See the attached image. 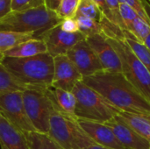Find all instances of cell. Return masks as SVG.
<instances>
[{
	"mask_svg": "<svg viewBox=\"0 0 150 149\" xmlns=\"http://www.w3.org/2000/svg\"><path fill=\"white\" fill-rule=\"evenodd\" d=\"M82 81L121 112L150 115V103L122 72L101 71Z\"/></svg>",
	"mask_w": 150,
	"mask_h": 149,
	"instance_id": "obj_1",
	"label": "cell"
},
{
	"mask_svg": "<svg viewBox=\"0 0 150 149\" xmlns=\"http://www.w3.org/2000/svg\"><path fill=\"white\" fill-rule=\"evenodd\" d=\"M2 64L26 89L52 87L54 57L48 53L26 58L4 57Z\"/></svg>",
	"mask_w": 150,
	"mask_h": 149,
	"instance_id": "obj_2",
	"label": "cell"
},
{
	"mask_svg": "<svg viewBox=\"0 0 150 149\" xmlns=\"http://www.w3.org/2000/svg\"><path fill=\"white\" fill-rule=\"evenodd\" d=\"M62 21L56 12L42 5L32 10L10 12L0 19V32L33 33L38 38Z\"/></svg>",
	"mask_w": 150,
	"mask_h": 149,
	"instance_id": "obj_3",
	"label": "cell"
},
{
	"mask_svg": "<svg viewBox=\"0 0 150 149\" xmlns=\"http://www.w3.org/2000/svg\"><path fill=\"white\" fill-rule=\"evenodd\" d=\"M72 93L76 99V117L77 119L106 123L121 112L83 81L76 84Z\"/></svg>",
	"mask_w": 150,
	"mask_h": 149,
	"instance_id": "obj_4",
	"label": "cell"
},
{
	"mask_svg": "<svg viewBox=\"0 0 150 149\" xmlns=\"http://www.w3.org/2000/svg\"><path fill=\"white\" fill-rule=\"evenodd\" d=\"M47 135L62 149H84L95 143L79 126L77 119L56 112L50 118Z\"/></svg>",
	"mask_w": 150,
	"mask_h": 149,
	"instance_id": "obj_5",
	"label": "cell"
},
{
	"mask_svg": "<svg viewBox=\"0 0 150 149\" xmlns=\"http://www.w3.org/2000/svg\"><path fill=\"white\" fill-rule=\"evenodd\" d=\"M106 38L120 56L122 73L150 103V72L149 69L134 55L123 39Z\"/></svg>",
	"mask_w": 150,
	"mask_h": 149,
	"instance_id": "obj_6",
	"label": "cell"
},
{
	"mask_svg": "<svg viewBox=\"0 0 150 149\" xmlns=\"http://www.w3.org/2000/svg\"><path fill=\"white\" fill-rule=\"evenodd\" d=\"M22 93L25 109L33 126L36 132L47 134L50 118L55 111L47 89L27 88Z\"/></svg>",
	"mask_w": 150,
	"mask_h": 149,
	"instance_id": "obj_7",
	"label": "cell"
},
{
	"mask_svg": "<svg viewBox=\"0 0 150 149\" xmlns=\"http://www.w3.org/2000/svg\"><path fill=\"white\" fill-rule=\"evenodd\" d=\"M0 114L11 126L25 133L36 132L26 114L22 91L0 95Z\"/></svg>",
	"mask_w": 150,
	"mask_h": 149,
	"instance_id": "obj_8",
	"label": "cell"
},
{
	"mask_svg": "<svg viewBox=\"0 0 150 149\" xmlns=\"http://www.w3.org/2000/svg\"><path fill=\"white\" fill-rule=\"evenodd\" d=\"M38 38L44 40L47 52L53 57L64 55L78 42L85 40V37L80 32L69 33L62 30L60 24L47 30Z\"/></svg>",
	"mask_w": 150,
	"mask_h": 149,
	"instance_id": "obj_9",
	"label": "cell"
},
{
	"mask_svg": "<svg viewBox=\"0 0 150 149\" xmlns=\"http://www.w3.org/2000/svg\"><path fill=\"white\" fill-rule=\"evenodd\" d=\"M66 55L76 66L83 78L104 71L97 54L86 40L75 45Z\"/></svg>",
	"mask_w": 150,
	"mask_h": 149,
	"instance_id": "obj_10",
	"label": "cell"
},
{
	"mask_svg": "<svg viewBox=\"0 0 150 149\" xmlns=\"http://www.w3.org/2000/svg\"><path fill=\"white\" fill-rule=\"evenodd\" d=\"M82 80V75L66 54L54 57L53 88L72 91L76 84Z\"/></svg>",
	"mask_w": 150,
	"mask_h": 149,
	"instance_id": "obj_11",
	"label": "cell"
},
{
	"mask_svg": "<svg viewBox=\"0 0 150 149\" xmlns=\"http://www.w3.org/2000/svg\"><path fill=\"white\" fill-rule=\"evenodd\" d=\"M85 40L97 54L104 71L122 72L120 56L109 43L104 33L90 36Z\"/></svg>",
	"mask_w": 150,
	"mask_h": 149,
	"instance_id": "obj_12",
	"label": "cell"
},
{
	"mask_svg": "<svg viewBox=\"0 0 150 149\" xmlns=\"http://www.w3.org/2000/svg\"><path fill=\"white\" fill-rule=\"evenodd\" d=\"M124 149H149L150 141L138 134L123 121L114 118L105 123Z\"/></svg>",
	"mask_w": 150,
	"mask_h": 149,
	"instance_id": "obj_13",
	"label": "cell"
},
{
	"mask_svg": "<svg viewBox=\"0 0 150 149\" xmlns=\"http://www.w3.org/2000/svg\"><path fill=\"white\" fill-rule=\"evenodd\" d=\"M79 126L97 144L114 149H124L112 130L105 123L77 119Z\"/></svg>",
	"mask_w": 150,
	"mask_h": 149,
	"instance_id": "obj_14",
	"label": "cell"
},
{
	"mask_svg": "<svg viewBox=\"0 0 150 149\" xmlns=\"http://www.w3.org/2000/svg\"><path fill=\"white\" fill-rule=\"evenodd\" d=\"M54 111L72 119H77L76 117V99L72 91H67L57 88L50 87L47 89Z\"/></svg>",
	"mask_w": 150,
	"mask_h": 149,
	"instance_id": "obj_15",
	"label": "cell"
},
{
	"mask_svg": "<svg viewBox=\"0 0 150 149\" xmlns=\"http://www.w3.org/2000/svg\"><path fill=\"white\" fill-rule=\"evenodd\" d=\"M0 144L6 149H31L26 135L0 114Z\"/></svg>",
	"mask_w": 150,
	"mask_h": 149,
	"instance_id": "obj_16",
	"label": "cell"
},
{
	"mask_svg": "<svg viewBox=\"0 0 150 149\" xmlns=\"http://www.w3.org/2000/svg\"><path fill=\"white\" fill-rule=\"evenodd\" d=\"M44 53H47L44 40L40 38H33L19 43L7 51L4 54V57L26 58Z\"/></svg>",
	"mask_w": 150,
	"mask_h": 149,
	"instance_id": "obj_17",
	"label": "cell"
},
{
	"mask_svg": "<svg viewBox=\"0 0 150 149\" xmlns=\"http://www.w3.org/2000/svg\"><path fill=\"white\" fill-rule=\"evenodd\" d=\"M115 118L126 123L138 134L150 141V115L120 112Z\"/></svg>",
	"mask_w": 150,
	"mask_h": 149,
	"instance_id": "obj_18",
	"label": "cell"
},
{
	"mask_svg": "<svg viewBox=\"0 0 150 149\" xmlns=\"http://www.w3.org/2000/svg\"><path fill=\"white\" fill-rule=\"evenodd\" d=\"M111 38H121L129 46L134 55L141 61V62L149 69L150 72V50L145 46V44L138 40L130 32L122 29L121 33L118 37Z\"/></svg>",
	"mask_w": 150,
	"mask_h": 149,
	"instance_id": "obj_19",
	"label": "cell"
},
{
	"mask_svg": "<svg viewBox=\"0 0 150 149\" xmlns=\"http://www.w3.org/2000/svg\"><path fill=\"white\" fill-rule=\"evenodd\" d=\"M36 38L33 33H19L13 32H0V63L4 59L7 51L21 42Z\"/></svg>",
	"mask_w": 150,
	"mask_h": 149,
	"instance_id": "obj_20",
	"label": "cell"
},
{
	"mask_svg": "<svg viewBox=\"0 0 150 149\" xmlns=\"http://www.w3.org/2000/svg\"><path fill=\"white\" fill-rule=\"evenodd\" d=\"M26 88L0 63V95L13 91H23Z\"/></svg>",
	"mask_w": 150,
	"mask_h": 149,
	"instance_id": "obj_21",
	"label": "cell"
},
{
	"mask_svg": "<svg viewBox=\"0 0 150 149\" xmlns=\"http://www.w3.org/2000/svg\"><path fill=\"white\" fill-rule=\"evenodd\" d=\"M31 149H62L47 134L38 132L25 133Z\"/></svg>",
	"mask_w": 150,
	"mask_h": 149,
	"instance_id": "obj_22",
	"label": "cell"
},
{
	"mask_svg": "<svg viewBox=\"0 0 150 149\" xmlns=\"http://www.w3.org/2000/svg\"><path fill=\"white\" fill-rule=\"evenodd\" d=\"M75 19L77 22L79 32L85 39L95 34L102 33V26L99 22L82 15H76Z\"/></svg>",
	"mask_w": 150,
	"mask_h": 149,
	"instance_id": "obj_23",
	"label": "cell"
},
{
	"mask_svg": "<svg viewBox=\"0 0 150 149\" xmlns=\"http://www.w3.org/2000/svg\"><path fill=\"white\" fill-rule=\"evenodd\" d=\"M76 15H82L100 23L103 13L93 0H81Z\"/></svg>",
	"mask_w": 150,
	"mask_h": 149,
	"instance_id": "obj_24",
	"label": "cell"
},
{
	"mask_svg": "<svg viewBox=\"0 0 150 149\" xmlns=\"http://www.w3.org/2000/svg\"><path fill=\"white\" fill-rule=\"evenodd\" d=\"M81 0H62L56 14L61 19L75 18Z\"/></svg>",
	"mask_w": 150,
	"mask_h": 149,
	"instance_id": "obj_25",
	"label": "cell"
},
{
	"mask_svg": "<svg viewBox=\"0 0 150 149\" xmlns=\"http://www.w3.org/2000/svg\"><path fill=\"white\" fill-rule=\"evenodd\" d=\"M129 32L138 40L143 42L150 33V25L147 23L144 19H142L141 17L138 16L134 20Z\"/></svg>",
	"mask_w": 150,
	"mask_h": 149,
	"instance_id": "obj_26",
	"label": "cell"
},
{
	"mask_svg": "<svg viewBox=\"0 0 150 149\" xmlns=\"http://www.w3.org/2000/svg\"><path fill=\"white\" fill-rule=\"evenodd\" d=\"M120 15L122 21V29L130 31L134 20L138 17V14L134 9L125 4H120Z\"/></svg>",
	"mask_w": 150,
	"mask_h": 149,
	"instance_id": "obj_27",
	"label": "cell"
},
{
	"mask_svg": "<svg viewBox=\"0 0 150 149\" xmlns=\"http://www.w3.org/2000/svg\"><path fill=\"white\" fill-rule=\"evenodd\" d=\"M120 4H125L135 11L139 17L150 25V15L149 14L145 0H119Z\"/></svg>",
	"mask_w": 150,
	"mask_h": 149,
	"instance_id": "obj_28",
	"label": "cell"
},
{
	"mask_svg": "<svg viewBox=\"0 0 150 149\" xmlns=\"http://www.w3.org/2000/svg\"><path fill=\"white\" fill-rule=\"evenodd\" d=\"M44 5V0H11V11H23Z\"/></svg>",
	"mask_w": 150,
	"mask_h": 149,
	"instance_id": "obj_29",
	"label": "cell"
},
{
	"mask_svg": "<svg viewBox=\"0 0 150 149\" xmlns=\"http://www.w3.org/2000/svg\"><path fill=\"white\" fill-rule=\"evenodd\" d=\"M60 26H61L62 30H63L66 32L74 33V32H79L78 25H77V22L75 19V18L62 19V21L60 23Z\"/></svg>",
	"mask_w": 150,
	"mask_h": 149,
	"instance_id": "obj_30",
	"label": "cell"
},
{
	"mask_svg": "<svg viewBox=\"0 0 150 149\" xmlns=\"http://www.w3.org/2000/svg\"><path fill=\"white\" fill-rule=\"evenodd\" d=\"M11 12V0H0V19Z\"/></svg>",
	"mask_w": 150,
	"mask_h": 149,
	"instance_id": "obj_31",
	"label": "cell"
},
{
	"mask_svg": "<svg viewBox=\"0 0 150 149\" xmlns=\"http://www.w3.org/2000/svg\"><path fill=\"white\" fill-rule=\"evenodd\" d=\"M62 1V0H44V6L47 9L56 12V11L60 7Z\"/></svg>",
	"mask_w": 150,
	"mask_h": 149,
	"instance_id": "obj_32",
	"label": "cell"
},
{
	"mask_svg": "<svg viewBox=\"0 0 150 149\" xmlns=\"http://www.w3.org/2000/svg\"><path fill=\"white\" fill-rule=\"evenodd\" d=\"M96 4L98 6V8L100 9L101 12L103 13V16H105L107 14V5H106V1L105 0H93Z\"/></svg>",
	"mask_w": 150,
	"mask_h": 149,
	"instance_id": "obj_33",
	"label": "cell"
},
{
	"mask_svg": "<svg viewBox=\"0 0 150 149\" xmlns=\"http://www.w3.org/2000/svg\"><path fill=\"white\" fill-rule=\"evenodd\" d=\"M84 149H114V148H107V147H104V146H101V145H98L97 143H94L89 147H87L86 148Z\"/></svg>",
	"mask_w": 150,
	"mask_h": 149,
	"instance_id": "obj_34",
	"label": "cell"
},
{
	"mask_svg": "<svg viewBox=\"0 0 150 149\" xmlns=\"http://www.w3.org/2000/svg\"><path fill=\"white\" fill-rule=\"evenodd\" d=\"M143 43L145 44V46L150 50V33L149 34V36L145 39V40L143 41Z\"/></svg>",
	"mask_w": 150,
	"mask_h": 149,
	"instance_id": "obj_35",
	"label": "cell"
},
{
	"mask_svg": "<svg viewBox=\"0 0 150 149\" xmlns=\"http://www.w3.org/2000/svg\"><path fill=\"white\" fill-rule=\"evenodd\" d=\"M0 149H6V148H5L3 145H1V144H0Z\"/></svg>",
	"mask_w": 150,
	"mask_h": 149,
	"instance_id": "obj_36",
	"label": "cell"
},
{
	"mask_svg": "<svg viewBox=\"0 0 150 149\" xmlns=\"http://www.w3.org/2000/svg\"><path fill=\"white\" fill-rule=\"evenodd\" d=\"M148 1H149V3H150V0H148Z\"/></svg>",
	"mask_w": 150,
	"mask_h": 149,
	"instance_id": "obj_37",
	"label": "cell"
},
{
	"mask_svg": "<svg viewBox=\"0 0 150 149\" xmlns=\"http://www.w3.org/2000/svg\"><path fill=\"white\" fill-rule=\"evenodd\" d=\"M149 149H150V148H149Z\"/></svg>",
	"mask_w": 150,
	"mask_h": 149,
	"instance_id": "obj_38",
	"label": "cell"
}]
</instances>
